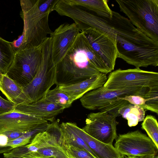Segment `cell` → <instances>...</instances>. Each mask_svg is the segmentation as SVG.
Instances as JSON below:
<instances>
[{"label": "cell", "instance_id": "d590c367", "mask_svg": "<svg viewBox=\"0 0 158 158\" xmlns=\"http://www.w3.org/2000/svg\"><path fill=\"white\" fill-rule=\"evenodd\" d=\"M126 158H141L140 157L134 156H128V157H126Z\"/></svg>", "mask_w": 158, "mask_h": 158}, {"label": "cell", "instance_id": "4316f807", "mask_svg": "<svg viewBox=\"0 0 158 158\" xmlns=\"http://www.w3.org/2000/svg\"><path fill=\"white\" fill-rule=\"evenodd\" d=\"M61 148L65 151L69 157L95 158L89 152L83 149L71 145L66 146Z\"/></svg>", "mask_w": 158, "mask_h": 158}, {"label": "cell", "instance_id": "9a60e30c", "mask_svg": "<svg viewBox=\"0 0 158 158\" xmlns=\"http://www.w3.org/2000/svg\"><path fill=\"white\" fill-rule=\"evenodd\" d=\"M60 126L56 122L49 124L47 130L36 134L28 144L23 146L25 154L37 152L39 150L51 146H59Z\"/></svg>", "mask_w": 158, "mask_h": 158}, {"label": "cell", "instance_id": "9c48e42d", "mask_svg": "<svg viewBox=\"0 0 158 158\" xmlns=\"http://www.w3.org/2000/svg\"><path fill=\"white\" fill-rule=\"evenodd\" d=\"M116 116L106 111L91 113L88 114L85 125L82 128L88 135L104 143L112 145L117 139Z\"/></svg>", "mask_w": 158, "mask_h": 158}, {"label": "cell", "instance_id": "484cf974", "mask_svg": "<svg viewBox=\"0 0 158 158\" xmlns=\"http://www.w3.org/2000/svg\"><path fill=\"white\" fill-rule=\"evenodd\" d=\"M147 100L145 110L158 114V87L150 89L143 97Z\"/></svg>", "mask_w": 158, "mask_h": 158}, {"label": "cell", "instance_id": "d6a6232c", "mask_svg": "<svg viewBox=\"0 0 158 158\" xmlns=\"http://www.w3.org/2000/svg\"><path fill=\"white\" fill-rule=\"evenodd\" d=\"M18 158H53L52 157H45L36 155L33 152L26 153Z\"/></svg>", "mask_w": 158, "mask_h": 158}, {"label": "cell", "instance_id": "ba28073f", "mask_svg": "<svg viewBox=\"0 0 158 158\" xmlns=\"http://www.w3.org/2000/svg\"><path fill=\"white\" fill-rule=\"evenodd\" d=\"M103 86L110 90L135 87L157 88L158 73L143 70L138 68L127 69H119L110 72Z\"/></svg>", "mask_w": 158, "mask_h": 158}, {"label": "cell", "instance_id": "8992f818", "mask_svg": "<svg viewBox=\"0 0 158 158\" xmlns=\"http://www.w3.org/2000/svg\"><path fill=\"white\" fill-rule=\"evenodd\" d=\"M149 89L135 87L110 90L105 89L102 86L87 93L80 100L82 106L85 108L105 111L114 107H122L130 103L126 100L118 98L128 95L143 97Z\"/></svg>", "mask_w": 158, "mask_h": 158}, {"label": "cell", "instance_id": "277c9868", "mask_svg": "<svg viewBox=\"0 0 158 158\" xmlns=\"http://www.w3.org/2000/svg\"><path fill=\"white\" fill-rule=\"evenodd\" d=\"M91 27L109 36L116 35L139 45L158 48V41L147 36L137 29L127 18L114 11L111 19L95 15Z\"/></svg>", "mask_w": 158, "mask_h": 158}, {"label": "cell", "instance_id": "603a6c76", "mask_svg": "<svg viewBox=\"0 0 158 158\" xmlns=\"http://www.w3.org/2000/svg\"><path fill=\"white\" fill-rule=\"evenodd\" d=\"M41 100L59 105L65 109L70 107L74 102L73 99L61 90L58 86L49 90L44 98Z\"/></svg>", "mask_w": 158, "mask_h": 158}, {"label": "cell", "instance_id": "7a4b0ae2", "mask_svg": "<svg viewBox=\"0 0 158 158\" xmlns=\"http://www.w3.org/2000/svg\"><path fill=\"white\" fill-rule=\"evenodd\" d=\"M39 1L20 0L24 26L22 34L19 37L22 43L19 51L40 46L48 37L47 35L53 32L48 23L51 13L40 11Z\"/></svg>", "mask_w": 158, "mask_h": 158}, {"label": "cell", "instance_id": "3957f363", "mask_svg": "<svg viewBox=\"0 0 158 158\" xmlns=\"http://www.w3.org/2000/svg\"><path fill=\"white\" fill-rule=\"evenodd\" d=\"M120 11L137 29L158 41V0H116Z\"/></svg>", "mask_w": 158, "mask_h": 158}, {"label": "cell", "instance_id": "5bb4252c", "mask_svg": "<svg viewBox=\"0 0 158 158\" xmlns=\"http://www.w3.org/2000/svg\"><path fill=\"white\" fill-rule=\"evenodd\" d=\"M64 109L59 105L41 100L27 104L16 106L14 111L39 117L52 123L54 117Z\"/></svg>", "mask_w": 158, "mask_h": 158}, {"label": "cell", "instance_id": "30bf717a", "mask_svg": "<svg viewBox=\"0 0 158 158\" xmlns=\"http://www.w3.org/2000/svg\"><path fill=\"white\" fill-rule=\"evenodd\" d=\"M114 147L122 155L140 158L157 154L158 148L146 135L138 130L120 134Z\"/></svg>", "mask_w": 158, "mask_h": 158}, {"label": "cell", "instance_id": "44dd1931", "mask_svg": "<svg viewBox=\"0 0 158 158\" xmlns=\"http://www.w3.org/2000/svg\"><path fill=\"white\" fill-rule=\"evenodd\" d=\"M118 112L120 116L127 120L129 127L136 126L145 117V110L142 107L130 103L120 108Z\"/></svg>", "mask_w": 158, "mask_h": 158}, {"label": "cell", "instance_id": "7c38bea8", "mask_svg": "<svg viewBox=\"0 0 158 158\" xmlns=\"http://www.w3.org/2000/svg\"><path fill=\"white\" fill-rule=\"evenodd\" d=\"M80 32L75 23H65L59 26L50 34L52 58L55 65L64 57Z\"/></svg>", "mask_w": 158, "mask_h": 158}, {"label": "cell", "instance_id": "e0dca14e", "mask_svg": "<svg viewBox=\"0 0 158 158\" xmlns=\"http://www.w3.org/2000/svg\"><path fill=\"white\" fill-rule=\"evenodd\" d=\"M71 128L82 139L98 158H123L113 145L106 144L92 138L76 123L68 122Z\"/></svg>", "mask_w": 158, "mask_h": 158}, {"label": "cell", "instance_id": "83f0119b", "mask_svg": "<svg viewBox=\"0 0 158 158\" xmlns=\"http://www.w3.org/2000/svg\"><path fill=\"white\" fill-rule=\"evenodd\" d=\"M118 98L126 100L133 105L140 106L144 110H145V105L147 100L143 97L135 95H128L119 98Z\"/></svg>", "mask_w": 158, "mask_h": 158}, {"label": "cell", "instance_id": "2e32d148", "mask_svg": "<svg viewBox=\"0 0 158 158\" xmlns=\"http://www.w3.org/2000/svg\"><path fill=\"white\" fill-rule=\"evenodd\" d=\"M107 79L106 74L100 73L77 83L59 86L74 101L80 99L87 93L103 86Z\"/></svg>", "mask_w": 158, "mask_h": 158}, {"label": "cell", "instance_id": "52a82bcc", "mask_svg": "<svg viewBox=\"0 0 158 158\" xmlns=\"http://www.w3.org/2000/svg\"><path fill=\"white\" fill-rule=\"evenodd\" d=\"M43 43L16 52L6 74L22 86L28 84L36 75L42 56Z\"/></svg>", "mask_w": 158, "mask_h": 158}, {"label": "cell", "instance_id": "f546056e", "mask_svg": "<svg viewBox=\"0 0 158 158\" xmlns=\"http://www.w3.org/2000/svg\"><path fill=\"white\" fill-rule=\"evenodd\" d=\"M16 105L0 96V114L14 111Z\"/></svg>", "mask_w": 158, "mask_h": 158}, {"label": "cell", "instance_id": "d4e9b609", "mask_svg": "<svg viewBox=\"0 0 158 158\" xmlns=\"http://www.w3.org/2000/svg\"><path fill=\"white\" fill-rule=\"evenodd\" d=\"M40 156L53 158H69L65 151L59 145L51 146L32 152Z\"/></svg>", "mask_w": 158, "mask_h": 158}, {"label": "cell", "instance_id": "74e56055", "mask_svg": "<svg viewBox=\"0 0 158 158\" xmlns=\"http://www.w3.org/2000/svg\"><path fill=\"white\" fill-rule=\"evenodd\" d=\"M69 158H70V157H69Z\"/></svg>", "mask_w": 158, "mask_h": 158}, {"label": "cell", "instance_id": "5b68a950", "mask_svg": "<svg viewBox=\"0 0 158 158\" xmlns=\"http://www.w3.org/2000/svg\"><path fill=\"white\" fill-rule=\"evenodd\" d=\"M55 74L56 65L52 58V40L48 37L43 43L42 58L36 75L28 84L23 87L32 102L44 98L55 84Z\"/></svg>", "mask_w": 158, "mask_h": 158}, {"label": "cell", "instance_id": "4fadbf2b", "mask_svg": "<svg viewBox=\"0 0 158 158\" xmlns=\"http://www.w3.org/2000/svg\"><path fill=\"white\" fill-rule=\"evenodd\" d=\"M48 123L44 119L13 111L0 114V133L9 131H30Z\"/></svg>", "mask_w": 158, "mask_h": 158}, {"label": "cell", "instance_id": "e575fe53", "mask_svg": "<svg viewBox=\"0 0 158 158\" xmlns=\"http://www.w3.org/2000/svg\"><path fill=\"white\" fill-rule=\"evenodd\" d=\"M141 158H158V155L157 154L150 155L147 156H145Z\"/></svg>", "mask_w": 158, "mask_h": 158}, {"label": "cell", "instance_id": "d6986e66", "mask_svg": "<svg viewBox=\"0 0 158 158\" xmlns=\"http://www.w3.org/2000/svg\"><path fill=\"white\" fill-rule=\"evenodd\" d=\"M60 126V132L58 144L60 147L71 145L83 149L95 158H98L83 140L71 128L68 122H63Z\"/></svg>", "mask_w": 158, "mask_h": 158}, {"label": "cell", "instance_id": "1f68e13d", "mask_svg": "<svg viewBox=\"0 0 158 158\" xmlns=\"http://www.w3.org/2000/svg\"><path fill=\"white\" fill-rule=\"evenodd\" d=\"M9 141L8 137L3 133H0V146L6 147Z\"/></svg>", "mask_w": 158, "mask_h": 158}, {"label": "cell", "instance_id": "cb8c5ba5", "mask_svg": "<svg viewBox=\"0 0 158 158\" xmlns=\"http://www.w3.org/2000/svg\"><path fill=\"white\" fill-rule=\"evenodd\" d=\"M141 128L146 132L148 137L158 148V123L153 116L148 115L141 124Z\"/></svg>", "mask_w": 158, "mask_h": 158}, {"label": "cell", "instance_id": "7402d4cb", "mask_svg": "<svg viewBox=\"0 0 158 158\" xmlns=\"http://www.w3.org/2000/svg\"><path fill=\"white\" fill-rule=\"evenodd\" d=\"M15 54L11 42L0 37V72L2 74L6 73Z\"/></svg>", "mask_w": 158, "mask_h": 158}, {"label": "cell", "instance_id": "836d02e7", "mask_svg": "<svg viewBox=\"0 0 158 158\" xmlns=\"http://www.w3.org/2000/svg\"><path fill=\"white\" fill-rule=\"evenodd\" d=\"M13 149L12 147L10 146L4 147L0 146V154L8 152Z\"/></svg>", "mask_w": 158, "mask_h": 158}, {"label": "cell", "instance_id": "f1b7e54d", "mask_svg": "<svg viewBox=\"0 0 158 158\" xmlns=\"http://www.w3.org/2000/svg\"><path fill=\"white\" fill-rule=\"evenodd\" d=\"M59 0H39V8L43 13L50 12L54 10L56 3Z\"/></svg>", "mask_w": 158, "mask_h": 158}, {"label": "cell", "instance_id": "ffe728a7", "mask_svg": "<svg viewBox=\"0 0 158 158\" xmlns=\"http://www.w3.org/2000/svg\"><path fill=\"white\" fill-rule=\"evenodd\" d=\"M71 4L78 6L108 19L112 18L113 11L109 7L107 0H66Z\"/></svg>", "mask_w": 158, "mask_h": 158}, {"label": "cell", "instance_id": "8fae6325", "mask_svg": "<svg viewBox=\"0 0 158 158\" xmlns=\"http://www.w3.org/2000/svg\"><path fill=\"white\" fill-rule=\"evenodd\" d=\"M82 32L92 48L111 72L118 58L115 41L106 34L90 27Z\"/></svg>", "mask_w": 158, "mask_h": 158}, {"label": "cell", "instance_id": "ac0fdd59", "mask_svg": "<svg viewBox=\"0 0 158 158\" xmlns=\"http://www.w3.org/2000/svg\"><path fill=\"white\" fill-rule=\"evenodd\" d=\"M0 90L8 100L16 106L32 103L25 92L23 87L6 74H2Z\"/></svg>", "mask_w": 158, "mask_h": 158}, {"label": "cell", "instance_id": "4dcf8cb0", "mask_svg": "<svg viewBox=\"0 0 158 158\" xmlns=\"http://www.w3.org/2000/svg\"><path fill=\"white\" fill-rule=\"evenodd\" d=\"M26 132H21L17 131H6L3 133L6 135L8 138L9 140H12L17 139L25 134Z\"/></svg>", "mask_w": 158, "mask_h": 158}, {"label": "cell", "instance_id": "8d00e7d4", "mask_svg": "<svg viewBox=\"0 0 158 158\" xmlns=\"http://www.w3.org/2000/svg\"><path fill=\"white\" fill-rule=\"evenodd\" d=\"M2 73L0 72V87L1 85V77L2 75Z\"/></svg>", "mask_w": 158, "mask_h": 158}, {"label": "cell", "instance_id": "6da1fadb", "mask_svg": "<svg viewBox=\"0 0 158 158\" xmlns=\"http://www.w3.org/2000/svg\"><path fill=\"white\" fill-rule=\"evenodd\" d=\"M110 71L80 31L64 57L56 65L55 84L67 85Z\"/></svg>", "mask_w": 158, "mask_h": 158}]
</instances>
